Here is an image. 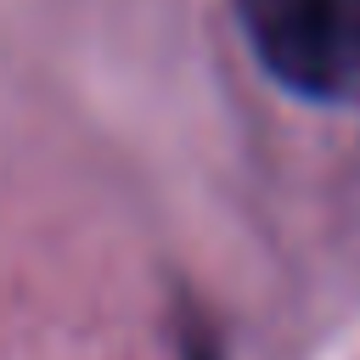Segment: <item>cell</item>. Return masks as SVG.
<instances>
[{"label":"cell","mask_w":360,"mask_h":360,"mask_svg":"<svg viewBox=\"0 0 360 360\" xmlns=\"http://www.w3.org/2000/svg\"><path fill=\"white\" fill-rule=\"evenodd\" d=\"M186 360H219V354H214L208 338H191V343H186Z\"/></svg>","instance_id":"7a4b0ae2"},{"label":"cell","mask_w":360,"mask_h":360,"mask_svg":"<svg viewBox=\"0 0 360 360\" xmlns=\"http://www.w3.org/2000/svg\"><path fill=\"white\" fill-rule=\"evenodd\" d=\"M259 73L309 107H360V0H231Z\"/></svg>","instance_id":"6da1fadb"}]
</instances>
